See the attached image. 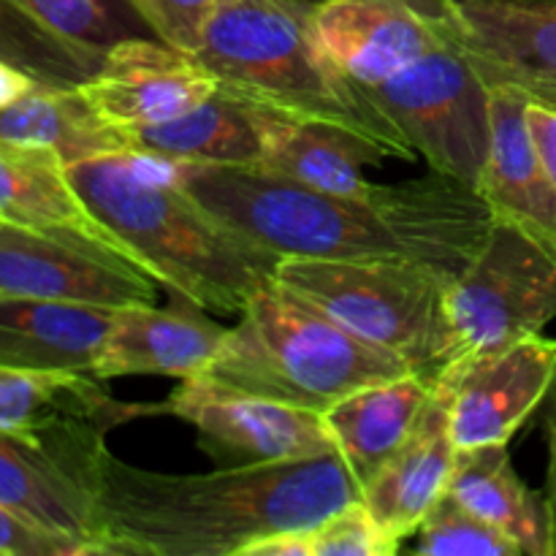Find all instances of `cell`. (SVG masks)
<instances>
[{
    "instance_id": "35",
    "label": "cell",
    "mask_w": 556,
    "mask_h": 556,
    "mask_svg": "<svg viewBox=\"0 0 556 556\" xmlns=\"http://www.w3.org/2000/svg\"><path fill=\"white\" fill-rule=\"evenodd\" d=\"M33 85H36V79H30V76L22 74L20 68H14V65H9L5 60H0V109L25 96Z\"/></svg>"
},
{
    "instance_id": "27",
    "label": "cell",
    "mask_w": 556,
    "mask_h": 556,
    "mask_svg": "<svg viewBox=\"0 0 556 556\" xmlns=\"http://www.w3.org/2000/svg\"><path fill=\"white\" fill-rule=\"evenodd\" d=\"M106 52L81 47L47 25L30 0H0V60L38 85L79 87L101 68Z\"/></svg>"
},
{
    "instance_id": "23",
    "label": "cell",
    "mask_w": 556,
    "mask_h": 556,
    "mask_svg": "<svg viewBox=\"0 0 556 556\" xmlns=\"http://www.w3.org/2000/svg\"><path fill=\"white\" fill-rule=\"evenodd\" d=\"M114 309L0 293V364L90 372Z\"/></svg>"
},
{
    "instance_id": "11",
    "label": "cell",
    "mask_w": 556,
    "mask_h": 556,
    "mask_svg": "<svg viewBox=\"0 0 556 556\" xmlns=\"http://www.w3.org/2000/svg\"><path fill=\"white\" fill-rule=\"evenodd\" d=\"M161 282L109 244L0 223V293L81 307H152Z\"/></svg>"
},
{
    "instance_id": "29",
    "label": "cell",
    "mask_w": 556,
    "mask_h": 556,
    "mask_svg": "<svg viewBox=\"0 0 556 556\" xmlns=\"http://www.w3.org/2000/svg\"><path fill=\"white\" fill-rule=\"evenodd\" d=\"M413 552L427 556H525L519 543L470 514L448 492L421 521Z\"/></svg>"
},
{
    "instance_id": "7",
    "label": "cell",
    "mask_w": 556,
    "mask_h": 556,
    "mask_svg": "<svg viewBox=\"0 0 556 556\" xmlns=\"http://www.w3.org/2000/svg\"><path fill=\"white\" fill-rule=\"evenodd\" d=\"M364 90L434 174L476 188L492 147V90L456 41L454 27L416 63Z\"/></svg>"
},
{
    "instance_id": "6",
    "label": "cell",
    "mask_w": 556,
    "mask_h": 556,
    "mask_svg": "<svg viewBox=\"0 0 556 556\" xmlns=\"http://www.w3.org/2000/svg\"><path fill=\"white\" fill-rule=\"evenodd\" d=\"M275 280L369 345L434 380L454 362L451 277L402 261L282 258Z\"/></svg>"
},
{
    "instance_id": "2",
    "label": "cell",
    "mask_w": 556,
    "mask_h": 556,
    "mask_svg": "<svg viewBox=\"0 0 556 556\" xmlns=\"http://www.w3.org/2000/svg\"><path fill=\"white\" fill-rule=\"evenodd\" d=\"M362 486L340 454L201 476L141 470L106 451L98 465V556H239L275 532L309 530Z\"/></svg>"
},
{
    "instance_id": "10",
    "label": "cell",
    "mask_w": 556,
    "mask_h": 556,
    "mask_svg": "<svg viewBox=\"0 0 556 556\" xmlns=\"http://www.w3.org/2000/svg\"><path fill=\"white\" fill-rule=\"evenodd\" d=\"M109 432L103 424L49 438L0 432V505L98 556L96 481Z\"/></svg>"
},
{
    "instance_id": "17",
    "label": "cell",
    "mask_w": 556,
    "mask_h": 556,
    "mask_svg": "<svg viewBox=\"0 0 556 556\" xmlns=\"http://www.w3.org/2000/svg\"><path fill=\"white\" fill-rule=\"evenodd\" d=\"M521 92L492 90V147L476 182V193L500 226H510L556 258V188L543 172L527 128Z\"/></svg>"
},
{
    "instance_id": "24",
    "label": "cell",
    "mask_w": 556,
    "mask_h": 556,
    "mask_svg": "<svg viewBox=\"0 0 556 556\" xmlns=\"http://www.w3.org/2000/svg\"><path fill=\"white\" fill-rule=\"evenodd\" d=\"M389 152L345 128L313 119L271 114L266 128L264 161L258 168L291 179L304 188L337 195H362L372 190L362 174L364 163H380Z\"/></svg>"
},
{
    "instance_id": "26",
    "label": "cell",
    "mask_w": 556,
    "mask_h": 556,
    "mask_svg": "<svg viewBox=\"0 0 556 556\" xmlns=\"http://www.w3.org/2000/svg\"><path fill=\"white\" fill-rule=\"evenodd\" d=\"M0 139L52 147L65 163L130 152L123 128L101 117L79 87L33 85L14 103L0 109Z\"/></svg>"
},
{
    "instance_id": "13",
    "label": "cell",
    "mask_w": 556,
    "mask_h": 556,
    "mask_svg": "<svg viewBox=\"0 0 556 556\" xmlns=\"http://www.w3.org/2000/svg\"><path fill=\"white\" fill-rule=\"evenodd\" d=\"M456 41L489 90L556 109V0H443Z\"/></svg>"
},
{
    "instance_id": "12",
    "label": "cell",
    "mask_w": 556,
    "mask_h": 556,
    "mask_svg": "<svg viewBox=\"0 0 556 556\" xmlns=\"http://www.w3.org/2000/svg\"><path fill=\"white\" fill-rule=\"evenodd\" d=\"M554 378L556 340L543 334L445 367L434 386L448 396L456 451L508 445L532 413L543 407Z\"/></svg>"
},
{
    "instance_id": "31",
    "label": "cell",
    "mask_w": 556,
    "mask_h": 556,
    "mask_svg": "<svg viewBox=\"0 0 556 556\" xmlns=\"http://www.w3.org/2000/svg\"><path fill=\"white\" fill-rule=\"evenodd\" d=\"M220 0H130L152 36L179 52L195 54Z\"/></svg>"
},
{
    "instance_id": "33",
    "label": "cell",
    "mask_w": 556,
    "mask_h": 556,
    "mask_svg": "<svg viewBox=\"0 0 556 556\" xmlns=\"http://www.w3.org/2000/svg\"><path fill=\"white\" fill-rule=\"evenodd\" d=\"M527 128H530L532 147L541 157L543 172L548 174L556 188V109L543 103H527Z\"/></svg>"
},
{
    "instance_id": "1",
    "label": "cell",
    "mask_w": 556,
    "mask_h": 556,
    "mask_svg": "<svg viewBox=\"0 0 556 556\" xmlns=\"http://www.w3.org/2000/svg\"><path fill=\"white\" fill-rule=\"evenodd\" d=\"M179 185L220 220L280 258L402 261L456 280L486 244L494 220L481 195L429 174L337 195L264 168L182 161Z\"/></svg>"
},
{
    "instance_id": "25",
    "label": "cell",
    "mask_w": 556,
    "mask_h": 556,
    "mask_svg": "<svg viewBox=\"0 0 556 556\" xmlns=\"http://www.w3.org/2000/svg\"><path fill=\"white\" fill-rule=\"evenodd\" d=\"M445 492L478 519L519 543L525 556H554L546 497L521 481L508 445L456 451Z\"/></svg>"
},
{
    "instance_id": "15",
    "label": "cell",
    "mask_w": 556,
    "mask_h": 556,
    "mask_svg": "<svg viewBox=\"0 0 556 556\" xmlns=\"http://www.w3.org/2000/svg\"><path fill=\"white\" fill-rule=\"evenodd\" d=\"M79 90L114 128L139 130L199 106L217 81L195 54L147 36L114 43Z\"/></svg>"
},
{
    "instance_id": "21",
    "label": "cell",
    "mask_w": 556,
    "mask_h": 556,
    "mask_svg": "<svg viewBox=\"0 0 556 556\" xmlns=\"http://www.w3.org/2000/svg\"><path fill=\"white\" fill-rule=\"evenodd\" d=\"M271 114V109L255 106L217 87L210 98L179 117L150 128L125 130V136L130 152H150L201 166L258 168Z\"/></svg>"
},
{
    "instance_id": "20",
    "label": "cell",
    "mask_w": 556,
    "mask_h": 556,
    "mask_svg": "<svg viewBox=\"0 0 556 556\" xmlns=\"http://www.w3.org/2000/svg\"><path fill=\"white\" fill-rule=\"evenodd\" d=\"M0 223L41 233H79L128 255L92 215L71 182L68 163L52 147L0 139Z\"/></svg>"
},
{
    "instance_id": "4",
    "label": "cell",
    "mask_w": 556,
    "mask_h": 556,
    "mask_svg": "<svg viewBox=\"0 0 556 556\" xmlns=\"http://www.w3.org/2000/svg\"><path fill=\"white\" fill-rule=\"evenodd\" d=\"M318 0H220L195 58L217 87L293 119L337 125L416 157L394 119L348 79L315 30Z\"/></svg>"
},
{
    "instance_id": "34",
    "label": "cell",
    "mask_w": 556,
    "mask_h": 556,
    "mask_svg": "<svg viewBox=\"0 0 556 556\" xmlns=\"http://www.w3.org/2000/svg\"><path fill=\"white\" fill-rule=\"evenodd\" d=\"M543 438H546L548 451L546 489H543V497H546L548 521H552V548L556 556V378L552 389H548L546 400H543Z\"/></svg>"
},
{
    "instance_id": "3",
    "label": "cell",
    "mask_w": 556,
    "mask_h": 556,
    "mask_svg": "<svg viewBox=\"0 0 556 556\" xmlns=\"http://www.w3.org/2000/svg\"><path fill=\"white\" fill-rule=\"evenodd\" d=\"M177 157L114 152L68 163V177L125 253L168 293L242 313L275 280L280 255L228 226L179 185Z\"/></svg>"
},
{
    "instance_id": "9",
    "label": "cell",
    "mask_w": 556,
    "mask_h": 556,
    "mask_svg": "<svg viewBox=\"0 0 556 556\" xmlns=\"http://www.w3.org/2000/svg\"><path fill=\"white\" fill-rule=\"evenodd\" d=\"M141 416H174L195 429L199 448L215 467H258L334 454L324 413L286 405L206 378L179 380L157 405H139Z\"/></svg>"
},
{
    "instance_id": "19",
    "label": "cell",
    "mask_w": 556,
    "mask_h": 556,
    "mask_svg": "<svg viewBox=\"0 0 556 556\" xmlns=\"http://www.w3.org/2000/svg\"><path fill=\"white\" fill-rule=\"evenodd\" d=\"M130 418H139V405L114 400L96 375L0 364V432L49 438L85 424L114 429Z\"/></svg>"
},
{
    "instance_id": "16",
    "label": "cell",
    "mask_w": 556,
    "mask_h": 556,
    "mask_svg": "<svg viewBox=\"0 0 556 556\" xmlns=\"http://www.w3.org/2000/svg\"><path fill=\"white\" fill-rule=\"evenodd\" d=\"M226 326L206 318L204 307L172 293L166 307L114 309L92 375L101 380L125 375L199 378L220 351Z\"/></svg>"
},
{
    "instance_id": "22",
    "label": "cell",
    "mask_w": 556,
    "mask_h": 556,
    "mask_svg": "<svg viewBox=\"0 0 556 556\" xmlns=\"http://www.w3.org/2000/svg\"><path fill=\"white\" fill-rule=\"evenodd\" d=\"M432 389L434 380L410 372L364 386L324 413L337 454L345 459L358 486H367L410 438Z\"/></svg>"
},
{
    "instance_id": "30",
    "label": "cell",
    "mask_w": 556,
    "mask_h": 556,
    "mask_svg": "<svg viewBox=\"0 0 556 556\" xmlns=\"http://www.w3.org/2000/svg\"><path fill=\"white\" fill-rule=\"evenodd\" d=\"M402 548L380 530L362 497L307 530V556H394Z\"/></svg>"
},
{
    "instance_id": "32",
    "label": "cell",
    "mask_w": 556,
    "mask_h": 556,
    "mask_svg": "<svg viewBox=\"0 0 556 556\" xmlns=\"http://www.w3.org/2000/svg\"><path fill=\"white\" fill-rule=\"evenodd\" d=\"M0 556H87L76 541L41 530L0 505Z\"/></svg>"
},
{
    "instance_id": "14",
    "label": "cell",
    "mask_w": 556,
    "mask_h": 556,
    "mask_svg": "<svg viewBox=\"0 0 556 556\" xmlns=\"http://www.w3.org/2000/svg\"><path fill=\"white\" fill-rule=\"evenodd\" d=\"M443 0H318L315 30L342 74L378 87L448 36Z\"/></svg>"
},
{
    "instance_id": "18",
    "label": "cell",
    "mask_w": 556,
    "mask_h": 556,
    "mask_svg": "<svg viewBox=\"0 0 556 556\" xmlns=\"http://www.w3.org/2000/svg\"><path fill=\"white\" fill-rule=\"evenodd\" d=\"M454 462L456 445L451 438L448 396L434 386L410 438L362 489V503L380 530L396 543L410 535L416 538L432 505L445 494Z\"/></svg>"
},
{
    "instance_id": "8",
    "label": "cell",
    "mask_w": 556,
    "mask_h": 556,
    "mask_svg": "<svg viewBox=\"0 0 556 556\" xmlns=\"http://www.w3.org/2000/svg\"><path fill=\"white\" fill-rule=\"evenodd\" d=\"M445 307L454 331L451 364L543 334L556 318V258L516 228L494 223L476 261L451 282Z\"/></svg>"
},
{
    "instance_id": "5",
    "label": "cell",
    "mask_w": 556,
    "mask_h": 556,
    "mask_svg": "<svg viewBox=\"0 0 556 556\" xmlns=\"http://www.w3.org/2000/svg\"><path fill=\"white\" fill-rule=\"evenodd\" d=\"M410 372L402 358L369 345L271 280L250 296L199 378L326 413L364 386Z\"/></svg>"
},
{
    "instance_id": "28",
    "label": "cell",
    "mask_w": 556,
    "mask_h": 556,
    "mask_svg": "<svg viewBox=\"0 0 556 556\" xmlns=\"http://www.w3.org/2000/svg\"><path fill=\"white\" fill-rule=\"evenodd\" d=\"M30 3L60 36L101 52H109L114 43L128 38L152 36L130 0H30Z\"/></svg>"
}]
</instances>
